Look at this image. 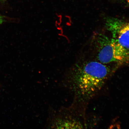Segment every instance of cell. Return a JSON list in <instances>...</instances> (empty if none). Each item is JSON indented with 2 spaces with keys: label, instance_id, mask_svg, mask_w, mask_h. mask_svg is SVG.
Returning a JSON list of instances; mask_svg holds the SVG:
<instances>
[{
  "label": "cell",
  "instance_id": "4",
  "mask_svg": "<svg viewBox=\"0 0 129 129\" xmlns=\"http://www.w3.org/2000/svg\"><path fill=\"white\" fill-rule=\"evenodd\" d=\"M106 26L111 36L125 51L129 57V21L110 18Z\"/></svg>",
  "mask_w": 129,
  "mask_h": 129
},
{
  "label": "cell",
  "instance_id": "1",
  "mask_svg": "<svg viewBox=\"0 0 129 129\" xmlns=\"http://www.w3.org/2000/svg\"><path fill=\"white\" fill-rule=\"evenodd\" d=\"M115 69L95 60L79 61L66 72L64 85L74 101L85 105L103 89Z\"/></svg>",
  "mask_w": 129,
  "mask_h": 129
},
{
  "label": "cell",
  "instance_id": "6",
  "mask_svg": "<svg viewBox=\"0 0 129 129\" xmlns=\"http://www.w3.org/2000/svg\"><path fill=\"white\" fill-rule=\"evenodd\" d=\"M6 0H0V2L2 3H4L5 2Z\"/></svg>",
  "mask_w": 129,
  "mask_h": 129
},
{
  "label": "cell",
  "instance_id": "2",
  "mask_svg": "<svg viewBox=\"0 0 129 129\" xmlns=\"http://www.w3.org/2000/svg\"><path fill=\"white\" fill-rule=\"evenodd\" d=\"M93 41L96 60L115 70L129 64L128 56L112 37L98 33L93 37Z\"/></svg>",
  "mask_w": 129,
  "mask_h": 129
},
{
  "label": "cell",
  "instance_id": "5",
  "mask_svg": "<svg viewBox=\"0 0 129 129\" xmlns=\"http://www.w3.org/2000/svg\"><path fill=\"white\" fill-rule=\"evenodd\" d=\"M6 19L5 16L0 14V25L6 21Z\"/></svg>",
  "mask_w": 129,
  "mask_h": 129
},
{
  "label": "cell",
  "instance_id": "3",
  "mask_svg": "<svg viewBox=\"0 0 129 129\" xmlns=\"http://www.w3.org/2000/svg\"><path fill=\"white\" fill-rule=\"evenodd\" d=\"M84 106L75 101L71 106L50 111L46 127L49 128L81 129L85 126L83 120Z\"/></svg>",
  "mask_w": 129,
  "mask_h": 129
},
{
  "label": "cell",
  "instance_id": "7",
  "mask_svg": "<svg viewBox=\"0 0 129 129\" xmlns=\"http://www.w3.org/2000/svg\"><path fill=\"white\" fill-rule=\"evenodd\" d=\"M125 1L127 3V4H128L129 6V0H125Z\"/></svg>",
  "mask_w": 129,
  "mask_h": 129
}]
</instances>
